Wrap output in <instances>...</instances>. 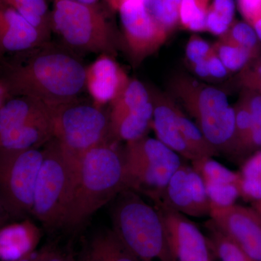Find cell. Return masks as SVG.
<instances>
[{"label": "cell", "instance_id": "cell-1", "mask_svg": "<svg viewBox=\"0 0 261 261\" xmlns=\"http://www.w3.org/2000/svg\"><path fill=\"white\" fill-rule=\"evenodd\" d=\"M87 67L73 51L48 42L0 58V86L8 97L36 98L56 108L80 98Z\"/></svg>", "mask_w": 261, "mask_h": 261}, {"label": "cell", "instance_id": "cell-2", "mask_svg": "<svg viewBox=\"0 0 261 261\" xmlns=\"http://www.w3.org/2000/svg\"><path fill=\"white\" fill-rule=\"evenodd\" d=\"M124 190L123 152L110 142L89 149L79 161L62 228L80 229L102 206Z\"/></svg>", "mask_w": 261, "mask_h": 261}, {"label": "cell", "instance_id": "cell-3", "mask_svg": "<svg viewBox=\"0 0 261 261\" xmlns=\"http://www.w3.org/2000/svg\"><path fill=\"white\" fill-rule=\"evenodd\" d=\"M113 200L112 229L139 260L176 261L155 206L130 190H123Z\"/></svg>", "mask_w": 261, "mask_h": 261}, {"label": "cell", "instance_id": "cell-4", "mask_svg": "<svg viewBox=\"0 0 261 261\" xmlns=\"http://www.w3.org/2000/svg\"><path fill=\"white\" fill-rule=\"evenodd\" d=\"M78 163L55 139L46 144L38 173L32 214L48 230L62 228Z\"/></svg>", "mask_w": 261, "mask_h": 261}, {"label": "cell", "instance_id": "cell-5", "mask_svg": "<svg viewBox=\"0 0 261 261\" xmlns=\"http://www.w3.org/2000/svg\"><path fill=\"white\" fill-rule=\"evenodd\" d=\"M51 31L72 51L107 55L116 53L112 25L99 5L54 0Z\"/></svg>", "mask_w": 261, "mask_h": 261}, {"label": "cell", "instance_id": "cell-6", "mask_svg": "<svg viewBox=\"0 0 261 261\" xmlns=\"http://www.w3.org/2000/svg\"><path fill=\"white\" fill-rule=\"evenodd\" d=\"M126 190L161 200L166 185L184 162L181 156L158 139L145 136L123 149Z\"/></svg>", "mask_w": 261, "mask_h": 261}, {"label": "cell", "instance_id": "cell-7", "mask_svg": "<svg viewBox=\"0 0 261 261\" xmlns=\"http://www.w3.org/2000/svg\"><path fill=\"white\" fill-rule=\"evenodd\" d=\"M109 115L94 103L80 98L54 108L53 139L79 163L89 149L108 143Z\"/></svg>", "mask_w": 261, "mask_h": 261}, {"label": "cell", "instance_id": "cell-8", "mask_svg": "<svg viewBox=\"0 0 261 261\" xmlns=\"http://www.w3.org/2000/svg\"><path fill=\"white\" fill-rule=\"evenodd\" d=\"M172 89L209 142L218 143L232 135L234 108L230 107L224 92L197 83L187 76L175 78Z\"/></svg>", "mask_w": 261, "mask_h": 261}, {"label": "cell", "instance_id": "cell-9", "mask_svg": "<svg viewBox=\"0 0 261 261\" xmlns=\"http://www.w3.org/2000/svg\"><path fill=\"white\" fill-rule=\"evenodd\" d=\"M42 160L43 150L39 148L0 149V199L10 213H32Z\"/></svg>", "mask_w": 261, "mask_h": 261}, {"label": "cell", "instance_id": "cell-10", "mask_svg": "<svg viewBox=\"0 0 261 261\" xmlns=\"http://www.w3.org/2000/svg\"><path fill=\"white\" fill-rule=\"evenodd\" d=\"M116 12L127 47L135 61H140L152 54L166 40L167 31L154 20L142 0H125Z\"/></svg>", "mask_w": 261, "mask_h": 261}, {"label": "cell", "instance_id": "cell-11", "mask_svg": "<svg viewBox=\"0 0 261 261\" xmlns=\"http://www.w3.org/2000/svg\"><path fill=\"white\" fill-rule=\"evenodd\" d=\"M209 217L250 258L261 261V217L252 207H211Z\"/></svg>", "mask_w": 261, "mask_h": 261}, {"label": "cell", "instance_id": "cell-12", "mask_svg": "<svg viewBox=\"0 0 261 261\" xmlns=\"http://www.w3.org/2000/svg\"><path fill=\"white\" fill-rule=\"evenodd\" d=\"M159 204L187 216H210L211 203L203 181L192 166L185 162L173 173L161 200L154 205Z\"/></svg>", "mask_w": 261, "mask_h": 261}, {"label": "cell", "instance_id": "cell-13", "mask_svg": "<svg viewBox=\"0 0 261 261\" xmlns=\"http://www.w3.org/2000/svg\"><path fill=\"white\" fill-rule=\"evenodd\" d=\"M162 216L170 246L176 261H214L207 236L185 215L163 205H154Z\"/></svg>", "mask_w": 261, "mask_h": 261}, {"label": "cell", "instance_id": "cell-14", "mask_svg": "<svg viewBox=\"0 0 261 261\" xmlns=\"http://www.w3.org/2000/svg\"><path fill=\"white\" fill-rule=\"evenodd\" d=\"M48 42L14 8L0 0V58L32 50Z\"/></svg>", "mask_w": 261, "mask_h": 261}, {"label": "cell", "instance_id": "cell-15", "mask_svg": "<svg viewBox=\"0 0 261 261\" xmlns=\"http://www.w3.org/2000/svg\"><path fill=\"white\" fill-rule=\"evenodd\" d=\"M153 106L152 126L158 140L182 159L194 161L197 157L187 145L178 126L176 106L171 99L158 91H149Z\"/></svg>", "mask_w": 261, "mask_h": 261}, {"label": "cell", "instance_id": "cell-16", "mask_svg": "<svg viewBox=\"0 0 261 261\" xmlns=\"http://www.w3.org/2000/svg\"><path fill=\"white\" fill-rule=\"evenodd\" d=\"M128 78L111 56L100 55L87 67L86 89L96 106L111 103L121 93Z\"/></svg>", "mask_w": 261, "mask_h": 261}, {"label": "cell", "instance_id": "cell-17", "mask_svg": "<svg viewBox=\"0 0 261 261\" xmlns=\"http://www.w3.org/2000/svg\"><path fill=\"white\" fill-rule=\"evenodd\" d=\"M53 111L54 108L36 98L10 97L0 106V134L50 117Z\"/></svg>", "mask_w": 261, "mask_h": 261}, {"label": "cell", "instance_id": "cell-18", "mask_svg": "<svg viewBox=\"0 0 261 261\" xmlns=\"http://www.w3.org/2000/svg\"><path fill=\"white\" fill-rule=\"evenodd\" d=\"M85 261H140L111 229L98 231L89 240Z\"/></svg>", "mask_w": 261, "mask_h": 261}, {"label": "cell", "instance_id": "cell-19", "mask_svg": "<svg viewBox=\"0 0 261 261\" xmlns=\"http://www.w3.org/2000/svg\"><path fill=\"white\" fill-rule=\"evenodd\" d=\"M153 106L152 100L135 111L110 121L111 137L116 140L129 142L147 136L152 126Z\"/></svg>", "mask_w": 261, "mask_h": 261}, {"label": "cell", "instance_id": "cell-20", "mask_svg": "<svg viewBox=\"0 0 261 261\" xmlns=\"http://www.w3.org/2000/svg\"><path fill=\"white\" fill-rule=\"evenodd\" d=\"M149 91L142 82L128 80L121 93L111 102L110 121L135 111L150 102Z\"/></svg>", "mask_w": 261, "mask_h": 261}, {"label": "cell", "instance_id": "cell-21", "mask_svg": "<svg viewBox=\"0 0 261 261\" xmlns=\"http://www.w3.org/2000/svg\"><path fill=\"white\" fill-rule=\"evenodd\" d=\"M191 163L192 167L202 178L205 190L238 185V171L228 169L213 158H202Z\"/></svg>", "mask_w": 261, "mask_h": 261}, {"label": "cell", "instance_id": "cell-22", "mask_svg": "<svg viewBox=\"0 0 261 261\" xmlns=\"http://www.w3.org/2000/svg\"><path fill=\"white\" fill-rule=\"evenodd\" d=\"M29 23L49 40L51 32V11L47 0H5Z\"/></svg>", "mask_w": 261, "mask_h": 261}, {"label": "cell", "instance_id": "cell-23", "mask_svg": "<svg viewBox=\"0 0 261 261\" xmlns=\"http://www.w3.org/2000/svg\"><path fill=\"white\" fill-rule=\"evenodd\" d=\"M32 243L27 230L20 226L0 231V259L15 261L31 253Z\"/></svg>", "mask_w": 261, "mask_h": 261}, {"label": "cell", "instance_id": "cell-24", "mask_svg": "<svg viewBox=\"0 0 261 261\" xmlns=\"http://www.w3.org/2000/svg\"><path fill=\"white\" fill-rule=\"evenodd\" d=\"M176 115L178 126L184 139L197 159L213 158L219 154L206 140L196 123L192 122L178 106H176Z\"/></svg>", "mask_w": 261, "mask_h": 261}, {"label": "cell", "instance_id": "cell-25", "mask_svg": "<svg viewBox=\"0 0 261 261\" xmlns=\"http://www.w3.org/2000/svg\"><path fill=\"white\" fill-rule=\"evenodd\" d=\"M214 48L226 69L236 71L245 66L251 56V50L221 39Z\"/></svg>", "mask_w": 261, "mask_h": 261}, {"label": "cell", "instance_id": "cell-26", "mask_svg": "<svg viewBox=\"0 0 261 261\" xmlns=\"http://www.w3.org/2000/svg\"><path fill=\"white\" fill-rule=\"evenodd\" d=\"M221 39L252 51L256 45L257 37L248 23L239 22L231 25L227 32L221 36Z\"/></svg>", "mask_w": 261, "mask_h": 261}, {"label": "cell", "instance_id": "cell-27", "mask_svg": "<svg viewBox=\"0 0 261 261\" xmlns=\"http://www.w3.org/2000/svg\"><path fill=\"white\" fill-rule=\"evenodd\" d=\"M212 50L210 44L198 36L193 35L187 43L186 56L192 65L204 59Z\"/></svg>", "mask_w": 261, "mask_h": 261}, {"label": "cell", "instance_id": "cell-28", "mask_svg": "<svg viewBox=\"0 0 261 261\" xmlns=\"http://www.w3.org/2000/svg\"><path fill=\"white\" fill-rule=\"evenodd\" d=\"M207 12L213 13L231 27L234 17V2L233 0H210Z\"/></svg>", "mask_w": 261, "mask_h": 261}, {"label": "cell", "instance_id": "cell-29", "mask_svg": "<svg viewBox=\"0 0 261 261\" xmlns=\"http://www.w3.org/2000/svg\"><path fill=\"white\" fill-rule=\"evenodd\" d=\"M238 173L241 177L261 180V149L244 161Z\"/></svg>", "mask_w": 261, "mask_h": 261}, {"label": "cell", "instance_id": "cell-30", "mask_svg": "<svg viewBox=\"0 0 261 261\" xmlns=\"http://www.w3.org/2000/svg\"><path fill=\"white\" fill-rule=\"evenodd\" d=\"M260 149H261V126L254 125L250 134L242 144L237 156L244 155L251 152H255Z\"/></svg>", "mask_w": 261, "mask_h": 261}, {"label": "cell", "instance_id": "cell-31", "mask_svg": "<svg viewBox=\"0 0 261 261\" xmlns=\"http://www.w3.org/2000/svg\"><path fill=\"white\" fill-rule=\"evenodd\" d=\"M239 9L247 21L253 24L261 17V0H238Z\"/></svg>", "mask_w": 261, "mask_h": 261}, {"label": "cell", "instance_id": "cell-32", "mask_svg": "<svg viewBox=\"0 0 261 261\" xmlns=\"http://www.w3.org/2000/svg\"><path fill=\"white\" fill-rule=\"evenodd\" d=\"M206 58H207L210 76L216 79H222L227 75V69L215 53L214 48L212 47V50Z\"/></svg>", "mask_w": 261, "mask_h": 261}, {"label": "cell", "instance_id": "cell-33", "mask_svg": "<svg viewBox=\"0 0 261 261\" xmlns=\"http://www.w3.org/2000/svg\"><path fill=\"white\" fill-rule=\"evenodd\" d=\"M245 105L251 113L254 125L261 126V95L253 96Z\"/></svg>", "mask_w": 261, "mask_h": 261}, {"label": "cell", "instance_id": "cell-34", "mask_svg": "<svg viewBox=\"0 0 261 261\" xmlns=\"http://www.w3.org/2000/svg\"><path fill=\"white\" fill-rule=\"evenodd\" d=\"M53 252H54V250L46 247L45 249L41 250L39 253H35L34 255V254L29 253L25 256L22 257V258L15 261H46L49 258Z\"/></svg>", "mask_w": 261, "mask_h": 261}, {"label": "cell", "instance_id": "cell-35", "mask_svg": "<svg viewBox=\"0 0 261 261\" xmlns=\"http://www.w3.org/2000/svg\"><path fill=\"white\" fill-rule=\"evenodd\" d=\"M206 58L192 65H193L194 70H195L196 74L202 77V78H207V77L210 76L207 58Z\"/></svg>", "mask_w": 261, "mask_h": 261}, {"label": "cell", "instance_id": "cell-36", "mask_svg": "<svg viewBox=\"0 0 261 261\" xmlns=\"http://www.w3.org/2000/svg\"><path fill=\"white\" fill-rule=\"evenodd\" d=\"M46 261H75V260L69 254L54 251Z\"/></svg>", "mask_w": 261, "mask_h": 261}, {"label": "cell", "instance_id": "cell-37", "mask_svg": "<svg viewBox=\"0 0 261 261\" xmlns=\"http://www.w3.org/2000/svg\"><path fill=\"white\" fill-rule=\"evenodd\" d=\"M254 30L256 33L257 39L261 40V17L253 23Z\"/></svg>", "mask_w": 261, "mask_h": 261}, {"label": "cell", "instance_id": "cell-38", "mask_svg": "<svg viewBox=\"0 0 261 261\" xmlns=\"http://www.w3.org/2000/svg\"><path fill=\"white\" fill-rule=\"evenodd\" d=\"M251 207L254 210L256 211L257 214L260 215L261 217V200L252 202V203H251Z\"/></svg>", "mask_w": 261, "mask_h": 261}, {"label": "cell", "instance_id": "cell-39", "mask_svg": "<svg viewBox=\"0 0 261 261\" xmlns=\"http://www.w3.org/2000/svg\"><path fill=\"white\" fill-rule=\"evenodd\" d=\"M5 211H7L6 207H5L4 204L3 203L1 199H0V223L5 219Z\"/></svg>", "mask_w": 261, "mask_h": 261}, {"label": "cell", "instance_id": "cell-40", "mask_svg": "<svg viewBox=\"0 0 261 261\" xmlns=\"http://www.w3.org/2000/svg\"><path fill=\"white\" fill-rule=\"evenodd\" d=\"M257 74H258L259 80L260 81L261 86V59L260 63H259L258 68H257Z\"/></svg>", "mask_w": 261, "mask_h": 261}, {"label": "cell", "instance_id": "cell-41", "mask_svg": "<svg viewBox=\"0 0 261 261\" xmlns=\"http://www.w3.org/2000/svg\"><path fill=\"white\" fill-rule=\"evenodd\" d=\"M7 95L6 94H5V92H4V90H3V88H2L1 86H0V106H1V105L3 104L2 103V95Z\"/></svg>", "mask_w": 261, "mask_h": 261}, {"label": "cell", "instance_id": "cell-42", "mask_svg": "<svg viewBox=\"0 0 261 261\" xmlns=\"http://www.w3.org/2000/svg\"><path fill=\"white\" fill-rule=\"evenodd\" d=\"M66 1H73V2H76L77 0H66Z\"/></svg>", "mask_w": 261, "mask_h": 261}]
</instances>
